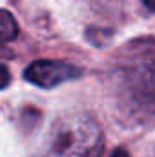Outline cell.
<instances>
[{
    "instance_id": "6",
    "label": "cell",
    "mask_w": 155,
    "mask_h": 157,
    "mask_svg": "<svg viewBox=\"0 0 155 157\" xmlns=\"http://www.w3.org/2000/svg\"><path fill=\"white\" fill-rule=\"evenodd\" d=\"M142 2H144L146 7H150L152 11H155V0H142Z\"/></svg>"
},
{
    "instance_id": "3",
    "label": "cell",
    "mask_w": 155,
    "mask_h": 157,
    "mask_svg": "<svg viewBox=\"0 0 155 157\" xmlns=\"http://www.w3.org/2000/svg\"><path fill=\"white\" fill-rule=\"evenodd\" d=\"M78 75V68L60 60H37L26 70V78L40 88H53Z\"/></svg>"
},
{
    "instance_id": "4",
    "label": "cell",
    "mask_w": 155,
    "mask_h": 157,
    "mask_svg": "<svg viewBox=\"0 0 155 157\" xmlns=\"http://www.w3.org/2000/svg\"><path fill=\"white\" fill-rule=\"evenodd\" d=\"M18 28L13 15L6 9H0V42H9L17 37Z\"/></svg>"
},
{
    "instance_id": "1",
    "label": "cell",
    "mask_w": 155,
    "mask_h": 157,
    "mask_svg": "<svg viewBox=\"0 0 155 157\" xmlns=\"http://www.w3.org/2000/svg\"><path fill=\"white\" fill-rule=\"evenodd\" d=\"M104 135L88 115H62L42 137L35 157H100Z\"/></svg>"
},
{
    "instance_id": "7",
    "label": "cell",
    "mask_w": 155,
    "mask_h": 157,
    "mask_svg": "<svg viewBox=\"0 0 155 157\" xmlns=\"http://www.w3.org/2000/svg\"><path fill=\"white\" fill-rule=\"evenodd\" d=\"M112 157H130V155H128V154H126L124 150H115V152H113V155H112Z\"/></svg>"
},
{
    "instance_id": "5",
    "label": "cell",
    "mask_w": 155,
    "mask_h": 157,
    "mask_svg": "<svg viewBox=\"0 0 155 157\" xmlns=\"http://www.w3.org/2000/svg\"><path fill=\"white\" fill-rule=\"evenodd\" d=\"M9 71H7V68L4 66V64H0V90L2 88H6L7 84H9Z\"/></svg>"
},
{
    "instance_id": "2",
    "label": "cell",
    "mask_w": 155,
    "mask_h": 157,
    "mask_svg": "<svg viewBox=\"0 0 155 157\" xmlns=\"http://www.w3.org/2000/svg\"><path fill=\"white\" fill-rule=\"evenodd\" d=\"M124 99L133 113L146 117L155 113V62H142L124 77Z\"/></svg>"
}]
</instances>
